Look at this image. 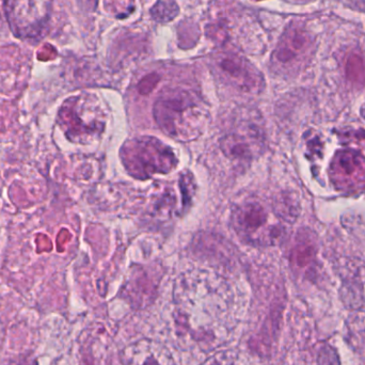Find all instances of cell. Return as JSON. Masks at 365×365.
Listing matches in <instances>:
<instances>
[{
    "label": "cell",
    "mask_w": 365,
    "mask_h": 365,
    "mask_svg": "<svg viewBox=\"0 0 365 365\" xmlns=\"http://www.w3.org/2000/svg\"><path fill=\"white\" fill-rule=\"evenodd\" d=\"M120 360L123 365H177L168 347L148 339L126 345L120 353Z\"/></svg>",
    "instance_id": "cell-5"
},
{
    "label": "cell",
    "mask_w": 365,
    "mask_h": 365,
    "mask_svg": "<svg viewBox=\"0 0 365 365\" xmlns=\"http://www.w3.org/2000/svg\"><path fill=\"white\" fill-rule=\"evenodd\" d=\"M233 227L236 233L249 242L274 244L283 236L280 227H266L268 215L265 207L257 201H245L233 210Z\"/></svg>",
    "instance_id": "cell-3"
},
{
    "label": "cell",
    "mask_w": 365,
    "mask_h": 365,
    "mask_svg": "<svg viewBox=\"0 0 365 365\" xmlns=\"http://www.w3.org/2000/svg\"><path fill=\"white\" fill-rule=\"evenodd\" d=\"M345 340L356 353H362L365 347V311H354L345 321Z\"/></svg>",
    "instance_id": "cell-9"
},
{
    "label": "cell",
    "mask_w": 365,
    "mask_h": 365,
    "mask_svg": "<svg viewBox=\"0 0 365 365\" xmlns=\"http://www.w3.org/2000/svg\"><path fill=\"white\" fill-rule=\"evenodd\" d=\"M317 365H341L338 351L330 344H324L317 355Z\"/></svg>",
    "instance_id": "cell-14"
},
{
    "label": "cell",
    "mask_w": 365,
    "mask_h": 365,
    "mask_svg": "<svg viewBox=\"0 0 365 365\" xmlns=\"http://www.w3.org/2000/svg\"><path fill=\"white\" fill-rule=\"evenodd\" d=\"M179 6L175 0H158L152 8L151 14L155 21H170L179 14Z\"/></svg>",
    "instance_id": "cell-13"
},
{
    "label": "cell",
    "mask_w": 365,
    "mask_h": 365,
    "mask_svg": "<svg viewBox=\"0 0 365 365\" xmlns=\"http://www.w3.org/2000/svg\"><path fill=\"white\" fill-rule=\"evenodd\" d=\"M361 115H362V117H364L365 119V105H364V107H362V108H361Z\"/></svg>",
    "instance_id": "cell-17"
},
{
    "label": "cell",
    "mask_w": 365,
    "mask_h": 365,
    "mask_svg": "<svg viewBox=\"0 0 365 365\" xmlns=\"http://www.w3.org/2000/svg\"><path fill=\"white\" fill-rule=\"evenodd\" d=\"M332 175L336 184L342 187L359 182L365 184V158L353 150L338 152L331 163Z\"/></svg>",
    "instance_id": "cell-6"
},
{
    "label": "cell",
    "mask_w": 365,
    "mask_h": 365,
    "mask_svg": "<svg viewBox=\"0 0 365 365\" xmlns=\"http://www.w3.org/2000/svg\"><path fill=\"white\" fill-rule=\"evenodd\" d=\"M158 81H160V76L155 74V73L148 75L139 83V91H140L141 94L150 93L155 88V86L158 85Z\"/></svg>",
    "instance_id": "cell-16"
},
{
    "label": "cell",
    "mask_w": 365,
    "mask_h": 365,
    "mask_svg": "<svg viewBox=\"0 0 365 365\" xmlns=\"http://www.w3.org/2000/svg\"><path fill=\"white\" fill-rule=\"evenodd\" d=\"M197 107L188 92H168L155 103L154 117L164 133L182 141L197 137L204 124L203 111Z\"/></svg>",
    "instance_id": "cell-1"
},
{
    "label": "cell",
    "mask_w": 365,
    "mask_h": 365,
    "mask_svg": "<svg viewBox=\"0 0 365 365\" xmlns=\"http://www.w3.org/2000/svg\"><path fill=\"white\" fill-rule=\"evenodd\" d=\"M122 160L130 175L141 180L156 173L166 175L178 164L173 150L151 137L126 143L122 148Z\"/></svg>",
    "instance_id": "cell-2"
},
{
    "label": "cell",
    "mask_w": 365,
    "mask_h": 365,
    "mask_svg": "<svg viewBox=\"0 0 365 365\" xmlns=\"http://www.w3.org/2000/svg\"><path fill=\"white\" fill-rule=\"evenodd\" d=\"M4 6L15 36L34 38L41 36L48 19L43 0H4Z\"/></svg>",
    "instance_id": "cell-4"
},
{
    "label": "cell",
    "mask_w": 365,
    "mask_h": 365,
    "mask_svg": "<svg viewBox=\"0 0 365 365\" xmlns=\"http://www.w3.org/2000/svg\"><path fill=\"white\" fill-rule=\"evenodd\" d=\"M309 230H302L297 236V242L292 252L291 261L299 269H307L313 266L317 259V248L313 233Z\"/></svg>",
    "instance_id": "cell-8"
},
{
    "label": "cell",
    "mask_w": 365,
    "mask_h": 365,
    "mask_svg": "<svg viewBox=\"0 0 365 365\" xmlns=\"http://www.w3.org/2000/svg\"><path fill=\"white\" fill-rule=\"evenodd\" d=\"M340 298L347 310H361L365 304L361 283L353 279L345 280L340 289Z\"/></svg>",
    "instance_id": "cell-10"
},
{
    "label": "cell",
    "mask_w": 365,
    "mask_h": 365,
    "mask_svg": "<svg viewBox=\"0 0 365 365\" xmlns=\"http://www.w3.org/2000/svg\"><path fill=\"white\" fill-rule=\"evenodd\" d=\"M219 68L227 78L231 79L236 86L242 88L244 91L251 92L259 89V77L251 73V68L245 64L240 58L225 57L219 62Z\"/></svg>",
    "instance_id": "cell-7"
},
{
    "label": "cell",
    "mask_w": 365,
    "mask_h": 365,
    "mask_svg": "<svg viewBox=\"0 0 365 365\" xmlns=\"http://www.w3.org/2000/svg\"><path fill=\"white\" fill-rule=\"evenodd\" d=\"M201 365H237L236 358L232 351H217Z\"/></svg>",
    "instance_id": "cell-15"
},
{
    "label": "cell",
    "mask_w": 365,
    "mask_h": 365,
    "mask_svg": "<svg viewBox=\"0 0 365 365\" xmlns=\"http://www.w3.org/2000/svg\"><path fill=\"white\" fill-rule=\"evenodd\" d=\"M222 150L229 158L235 160H250L252 158V145L242 135H227L222 140Z\"/></svg>",
    "instance_id": "cell-11"
},
{
    "label": "cell",
    "mask_w": 365,
    "mask_h": 365,
    "mask_svg": "<svg viewBox=\"0 0 365 365\" xmlns=\"http://www.w3.org/2000/svg\"><path fill=\"white\" fill-rule=\"evenodd\" d=\"M274 210L277 214L284 219L287 222H294L299 215V205L297 200L293 199L291 195L283 193L278 200H276Z\"/></svg>",
    "instance_id": "cell-12"
}]
</instances>
